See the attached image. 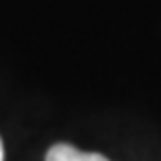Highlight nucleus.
<instances>
[{"label":"nucleus","mask_w":161,"mask_h":161,"mask_svg":"<svg viewBox=\"0 0 161 161\" xmlns=\"http://www.w3.org/2000/svg\"><path fill=\"white\" fill-rule=\"evenodd\" d=\"M44 161H111L101 153H84L69 142H57L48 149Z\"/></svg>","instance_id":"f257e3e1"},{"label":"nucleus","mask_w":161,"mask_h":161,"mask_svg":"<svg viewBox=\"0 0 161 161\" xmlns=\"http://www.w3.org/2000/svg\"><path fill=\"white\" fill-rule=\"evenodd\" d=\"M0 161H4V144H2V138H0Z\"/></svg>","instance_id":"f03ea898"}]
</instances>
